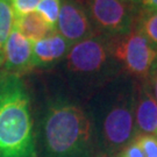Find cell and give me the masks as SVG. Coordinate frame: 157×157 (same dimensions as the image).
<instances>
[{"label": "cell", "instance_id": "1", "mask_svg": "<svg viewBox=\"0 0 157 157\" xmlns=\"http://www.w3.org/2000/svg\"><path fill=\"white\" fill-rule=\"evenodd\" d=\"M136 90L137 82L124 72L90 98L86 113L99 155H119L135 140Z\"/></svg>", "mask_w": 157, "mask_h": 157}, {"label": "cell", "instance_id": "2", "mask_svg": "<svg viewBox=\"0 0 157 157\" xmlns=\"http://www.w3.org/2000/svg\"><path fill=\"white\" fill-rule=\"evenodd\" d=\"M43 144L47 157H94V134L85 109L57 98L48 104L43 118Z\"/></svg>", "mask_w": 157, "mask_h": 157}, {"label": "cell", "instance_id": "3", "mask_svg": "<svg viewBox=\"0 0 157 157\" xmlns=\"http://www.w3.org/2000/svg\"><path fill=\"white\" fill-rule=\"evenodd\" d=\"M0 157H37L32 104L21 77L0 72Z\"/></svg>", "mask_w": 157, "mask_h": 157}, {"label": "cell", "instance_id": "4", "mask_svg": "<svg viewBox=\"0 0 157 157\" xmlns=\"http://www.w3.org/2000/svg\"><path fill=\"white\" fill-rule=\"evenodd\" d=\"M64 59L73 89L86 98L124 73L113 55L112 37L100 34L71 45Z\"/></svg>", "mask_w": 157, "mask_h": 157}, {"label": "cell", "instance_id": "5", "mask_svg": "<svg viewBox=\"0 0 157 157\" xmlns=\"http://www.w3.org/2000/svg\"><path fill=\"white\" fill-rule=\"evenodd\" d=\"M112 48L113 55L124 73L137 80H147L157 59V49L136 23L127 34L112 37Z\"/></svg>", "mask_w": 157, "mask_h": 157}, {"label": "cell", "instance_id": "6", "mask_svg": "<svg viewBox=\"0 0 157 157\" xmlns=\"http://www.w3.org/2000/svg\"><path fill=\"white\" fill-rule=\"evenodd\" d=\"M84 7L97 34L108 37L127 34L136 20L134 4L121 0H85Z\"/></svg>", "mask_w": 157, "mask_h": 157}, {"label": "cell", "instance_id": "7", "mask_svg": "<svg viewBox=\"0 0 157 157\" xmlns=\"http://www.w3.org/2000/svg\"><path fill=\"white\" fill-rule=\"evenodd\" d=\"M56 30L71 45L97 35L87 12L78 0H63Z\"/></svg>", "mask_w": 157, "mask_h": 157}, {"label": "cell", "instance_id": "8", "mask_svg": "<svg viewBox=\"0 0 157 157\" xmlns=\"http://www.w3.org/2000/svg\"><path fill=\"white\" fill-rule=\"evenodd\" d=\"M32 47L33 43L17 32L12 29L11 35L2 51V61L0 72L21 76L33 70L32 65Z\"/></svg>", "mask_w": 157, "mask_h": 157}, {"label": "cell", "instance_id": "9", "mask_svg": "<svg viewBox=\"0 0 157 157\" xmlns=\"http://www.w3.org/2000/svg\"><path fill=\"white\" fill-rule=\"evenodd\" d=\"M71 48V44L58 32L33 43L32 65L33 69H49L63 61Z\"/></svg>", "mask_w": 157, "mask_h": 157}, {"label": "cell", "instance_id": "10", "mask_svg": "<svg viewBox=\"0 0 157 157\" xmlns=\"http://www.w3.org/2000/svg\"><path fill=\"white\" fill-rule=\"evenodd\" d=\"M136 136L141 134L154 135L157 132V101L147 80L137 83L135 102Z\"/></svg>", "mask_w": 157, "mask_h": 157}, {"label": "cell", "instance_id": "11", "mask_svg": "<svg viewBox=\"0 0 157 157\" xmlns=\"http://www.w3.org/2000/svg\"><path fill=\"white\" fill-rule=\"evenodd\" d=\"M13 28L17 29L22 36L32 43L42 40L56 30L51 29L36 11L26 14H15L13 17Z\"/></svg>", "mask_w": 157, "mask_h": 157}, {"label": "cell", "instance_id": "12", "mask_svg": "<svg viewBox=\"0 0 157 157\" xmlns=\"http://www.w3.org/2000/svg\"><path fill=\"white\" fill-rule=\"evenodd\" d=\"M14 12L10 0H0V67L2 61V51L13 29Z\"/></svg>", "mask_w": 157, "mask_h": 157}, {"label": "cell", "instance_id": "13", "mask_svg": "<svg viewBox=\"0 0 157 157\" xmlns=\"http://www.w3.org/2000/svg\"><path fill=\"white\" fill-rule=\"evenodd\" d=\"M135 23L144 34L149 42L157 49V11L155 12H144L142 11L136 15Z\"/></svg>", "mask_w": 157, "mask_h": 157}, {"label": "cell", "instance_id": "14", "mask_svg": "<svg viewBox=\"0 0 157 157\" xmlns=\"http://www.w3.org/2000/svg\"><path fill=\"white\" fill-rule=\"evenodd\" d=\"M59 11H61V0H42L36 8V12L54 30H56V23L59 15Z\"/></svg>", "mask_w": 157, "mask_h": 157}, {"label": "cell", "instance_id": "15", "mask_svg": "<svg viewBox=\"0 0 157 157\" xmlns=\"http://www.w3.org/2000/svg\"><path fill=\"white\" fill-rule=\"evenodd\" d=\"M146 157H157V135L141 134L135 137Z\"/></svg>", "mask_w": 157, "mask_h": 157}, {"label": "cell", "instance_id": "16", "mask_svg": "<svg viewBox=\"0 0 157 157\" xmlns=\"http://www.w3.org/2000/svg\"><path fill=\"white\" fill-rule=\"evenodd\" d=\"M42 0H10L12 10L15 14H26L34 12Z\"/></svg>", "mask_w": 157, "mask_h": 157}, {"label": "cell", "instance_id": "17", "mask_svg": "<svg viewBox=\"0 0 157 157\" xmlns=\"http://www.w3.org/2000/svg\"><path fill=\"white\" fill-rule=\"evenodd\" d=\"M119 157H146L139 144L134 141H132L128 146L121 150L119 154Z\"/></svg>", "mask_w": 157, "mask_h": 157}, {"label": "cell", "instance_id": "18", "mask_svg": "<svg viewBox=\"0 0 157 157\" xmlns=\"http://www.w3.org/2000/svg\"><path fill=\"white\" fill-rule=\"evenodd\" d=\"M148 85H149V87H150V90H151L152 94L155 97V99L157 101V59L156 62L154 63V65H152L151 70H150V72H149V76H148Z\"/></svg>", "mask_w": 157, "mask_h": 157}, {"label": "cell", "instance_id": "19", "mask_svg": "<svg viewBox=\"0 0 157 157\" xmlns=\"http://www.w3.org/2000/svg\"><path fill=\"white\" fill-rule=\"evenodd\" d=\"M137 2H140L142 11L144 12L157 11V0H137Z\"/></svg>", "mask_w": 157, "mask_h": 157}, {"label": "cell", "instance_id": "20", "mask_svg": "<svg viewBox=\"0 0 157 157\" xmlns=\"http://www.w3.org/2000/svg\"><path fill=\"white\" fill-rule=\"evenodd\" d=\"M121 1L128 2V4H135V2H137V0H121Z\"/></svg>", "mask_w": 157, "mask_h": 157}, {"label": "cell", "instance_id": "21", "mask_svg": "<svg viewBox=\"0 0 157 157\" xmlns=\"http://www.w3.org/2000/svg\"><path fill=\"white\" fill-rule=\"evenodd\" d=\"M156 134H157V132H156Z\"/></svg>", "mask_w": 157, "mask_h": 157}]
</instances>
